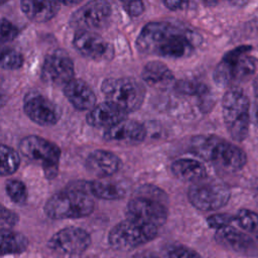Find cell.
<instances>
[{
  "label": "cell",
  "mask_w": 258,
  "mask_h": 258,
  "mask_svg": "<svg viewBox=\"0 0 258 258\" xmlns=\"http://www.w3.org/2000/svg\"><path fill=\"white\" fill-rule=\"evenodd\" d=\"M0 27H1V41L2 42H8L13 40L17 34L18 29L17 27L8 19L5 17H2L0 20Z\"/></svg>",
  "instance_id": "4dcf8cb0"
},
{
  "label": "cell",
  "mask_w": 258,
  "mask_h": 258,
  "mask_svg": "<svg viewBox=\"0 0 258 258\" xmlns=\"http://www.w3.org/2000/svg\"><path fill=\"white\" fill-rule=\"evenodd\" d=\"M153 185H143L140 194L134 197L127 205V219L155 227L162 226L167 219V209L161 201V195L155 194Z\"/></svg>",
  "instance_id": "8992f818"
},
{
  "label": "cell",
  "mask_w": 258,
  "mask_h": 258,
  "mask_svg": "<svg viewBox=\"0 0 258 258\" xmlns=\"http://www.w3.org/2000/svg\"><path fill=\"white\" fill-rule=\"evenodd\" d=\"M235 222L246 232L258 237V214L248 210L241 209L235 216Z\"/></svg>",
  "instance_id": "4316f807"
},
{
  "label": "cell",
  "mask_w": 258,
  "mask_h": 258,
  "mask_svg": "<svg viewBox=\"0 0 258 258\" xmlns=\"http://www.w3.org/2000/svg\"><path fill=\"white\" fill-rule=\"evenodd\" d=\"M104 139L111 142L140 143L145 139L146 129L134 120H124L104 132Z\"/></svg>",
  "instance_id": "e0dca14e"
},
{
  "label": "cell",
  "mask_w": 258,
  "mask_h": 258,
  "mask_svg": "<svg viewBox=\"0 0 258 258\" xmlns=\"http://www.w3.org/2000/svg\"><path fill=\"white\" fill-rule=\"evenodd\" d=\"M203 38L195 30L168 21H153L142 27L136 47L144 54L169 58L189 56Z\"/></svg>",
  "instance_id": "6da1fadb"
},
{
  "label": "cell",
  "mask_w": 258,
  "mask_h": 258,
  "mask_svg": "<svg viewBox=\"0 0 258 258\" xmlns=\"http://www.w3.org/2000/svg\"><path fill=\"white\" fill-rule=\"evenodd\" d=\"M122 6L124 10L132 17H137L143 13L145 6L142 1H123Z\"/></svg>",
  "instance_id": "836d02e7"
},
{
  "label": "cell",
  "mask_w": 258,
  "mask_h": 258,
  "mask_svg": "<svg viewBox=\"0 0 258 258\" xmlns=\"http://www.w3.org/2000/svg\"><path fill=\"white\" fill-rule=\"evenodd\" d=\"M121 166V159L113 152L105 149H97L86 158V167L100 178L116 173Z\"/></svg>",
  "instance_id": "ac0fdd59"
},
{
  "label": "cell",
  "mask_w": 258,
  "mask_h": 258,
  "mask_svg": "<svg viewBox=\"0 0 258 258\" xmlns=\"http://www.w3.org/2000/svg\"><path fill=\"white\" fill-rule=\"evenodd\" d=\"M235 221V216H232L227 213H222V214H215L207 219V223L209 227L218 230L224 229L226 227H229L233 222Z\"/></svg>",
  "instance_id": "f546056e"
},
{
  "label": "cell",
  "mask_w": 258,
  "mask_h": 258,
  "mask_svg": "<svg viewBox=\"0 0 258 258\" xmlns=\"http://www.w3.org/2000/svg\"><path fill=\"white\" fill-rule=\"evenodd\" d=\"M250 45H241L228 51L214 71V81L219 86H231L251 79L258 69V60L249 55Z\"/></svg>",
  "instance_id": "277c9868"
},
{
  "label": "cell",
  "mask_w": 258,
  "mask_h": 258,
  "mask_svg": "<svg viewBox=\"0 0 258 258\" xmlns=\"http://www.w3.org/2000/svg\"><path fill=\"white\" fill-rule=\"evenodd\" d=\"M85 258H92V257H85Z\"/></svg>",
  "instance_id": "ab89813d"
},
{
  "label": "cell",
  "mask_w": 258,
  "mask_h": 258,
  "mask_svg": "<svg viewBox=\"0 0 258 258\" xmlns=\"http://www.w3.org/2000/svg\"><path fill=\"white\" fill-rule=\"evenodd\" d=\"M217 242L237 253L245 255H258V237H253L229 226L218 230L216 233Z\"/></svg>",
  "instance_id": "2e32d148"
},
{
  "label": "cell",
  "mask_w": 258,
  "mask_h": 258,
  "mask_svg": "<svg viewBox=\"0 0 258 258\" xmlns=\"http://www.w3.org/2000/svg\"><path fill=\"white\" fill-rule=\"evenodd\" d=\"M169 258H201V256L190 248L185 246H176L170 249Z\"/></svg>",
  "instance_id": "d6a6232c"
},
{
  "label": "cell",
  "mask_w": 258,
  "mask_h": 258,
  "mask_svg": "<svg viewBox=\"0 0 258 258\" xmlns=\"http://www.w3.org/2000/svg\"><path fill=\"white\" fill-rule=\"evenodd\" d=\"M19 150L26 158L38 162L47 178L57 174L60 149L53 142L36 135H29L19 142Z\"/></svg>",
  "instance_id": "9c48e42d"
},
{
  "label": "cell",
  "mask_w": 258,
  "mask_h": 258,
  "mask_svg": "<svg viewBox=\"0 0 258 258\" xmlns=\"http://www.w3.org/2000/svg\"><path fill=\"white\" fill-rule=\"evenodd\" d=\"M1 174L9 175L14 173L20 164V158L18 153L10 146L5 144L1 145Z\"/></svg>",
  "instance_id": "484cf974"
},
{
  "label": "cell",
  "mask_w": 258,
  "mask_h": 258,
  "mask_svg": "<svg viewBox=\"0 0 258 258\" xmlns=\"http://www.w3.org/2000/svg\"><path fill=\"white\" fill-rule=\"evenodd\" d=\"M63 94L69 102L78 110L90 111L96 106V95L83 80L74 79L69 82L63 87Z\"/></svg>",
  "instance_id": "ffe728a7"
},
{
  "label": "cell",
  "mask_w": 258,
  "mask_h": 258,
  "mask_svg": "<svg viewBox=\"0 0 258 258\" xmlns=\"http://www.w3.org/2000/svg\"><path fill=\"white\" fill-rule=\"evenodd\" d=\"M28 240L21 233L12 230H1V253L20 254L27 249Z\"/></svg>",
  "instance_id": "d4e9b609"
},
{
  "label": "cell",
  "mask_w": 258,
  "mask_h": 258,
  "mask_svg": "<svg viewBox=\"0 0 258 258\" xmlns=\"http://www.w3.org/2000/svg\"><path fill=\"white\" fill-rule=\"evenodd\" d=\"M87 182L71 185L53 194L44 205V213L53 220L79 219L92 214L94 201L88 194Z\"/></svg>",
  "instance_id": "3957f363"
},
{
  "label": "cell",
  "mask_w": 258,
  "mask_h": 258,
  "mask_svg": "<svg viewBox=\"0 0 258 258\" xmlns=\"http://www.w3.org/2000/svg\"><path fill=\"white\" fill-rule=\"evenodd\" d=\"M101 91L108 103L126 113L140 108L144 101L143 86L131 78H110L103 81Z\"/></svg>",
  "instance_id": "52a82bcc"
},
{
  "label": "cell",
  "mask_w": 258,
  "mask_h": 258,
  "mask_svg": "<svg viewBox=\"0 0 258 258\" xmlns=\"http://www.w3.org/2000/svg\"><path fill=\"white\" fill-rule=\"evenodd\" d=\"M74 62L70 55L66 51L57 49L44 58L40 76L46 84L64 87L74 80Z\"/></svg>",
  "instance_id": "7c38bea8"
},
{
  "label": "cell",
  "mask_w": 258,
  "mask_h": 258,
  "mask_svg": "<svg viewBox=\"0 0 258 258\" xmlns=\"http://www.w3.org/2000/svg\"><path fill=\"white\" fill-rule=\"evenodd\" d=\"M255 200H256V203H257V206H258V188L256 190V195H255Z\"/></svg>",
  "instance_id": "f35d334b"
},
{
  "label": "cell",
  "mask_w": 258,
  "mask_h": 258,
  "mask_svg": "<svg viewBox=\"0 0 258 258\" xmlns=\"http://www.w3.org/2000/svg\"><path fill=\"white\" fill-rule=\"evenodd\" d=\"M112 14L111 5L107 1H91L73 12L71 26L78 30L99 29L104 27Z\"/></svg>",
  "instance_id": "8fae6325"
},
{
  "label": "cell",
  "mask_w": 258,
  "mask_h": 258,
  "mask_svg": "<svg viewBox=\"0 0 258 258\" xmlns=\"http://www.w3.org/2000/svg\"><path fill=\"white\" fill-rule=\"evenodd\" d=\"M18 222V216L11 210L2 207L1 210V230H11Z\"/></svg>",
  "instance_id": "1f68e13d"
},
{
  "label": "cell",
  "mask_w": 258,
  "mask_h": 258,
  "mask_svg": "<svg viewBox=\"0 0 258 258\" xmlns=\"http://www.w3.org/2000/svg\"><path fill=\"white\" fill-rule=\"evenodd\" d=\"M73 45L82 55L94 60H106L113 56V46L100 34L89 30H78Z\"/></svg>",
  "instance_id": "9a60e30c"
},
{
  "label": "cell",
  "mask_w": 258,
  "mask_h": 258,
  "mask_svg": "<svg viewBox=\"0 0 258 258\" xmlns=\"http://www.w3.org/2000/svg\"><path fill=\"white\" fill-rule=\"evenodd\" d=\"M190 149L195 155L212 162L224 172H236L247 163V155L242 148L215 135L194 137Z\"/></svg>",
  "instance_id": "7a4b0ae2"
},
{
  "label": "cell",
  "mask_w": 258,
  "mask_h": 258,
  "mask_svg": "<svg viewBox=\"0 0 258 258\" xmlns=\"http://www.w3.org/2000/svg\"><path fill=\"white\" fill-rule=\"evenodd\" d=\"M48 247L55 252L78 255L91 245V237L87 231L78 227H67L51 236Z\"/></svg>",
  "instance_id": "5bb4252c"
},
{
  "label": "cell",
  "mask_w": 258,
  "mask_h": 258,
  "mask_svg": "<svg viewBox=\"0 0 258 258\" xmlns=\"http://www.w3.org/2000/svg\"><path fill=\"white\" fill-rule=\"evenodd\" d=\"M172 174L179 180L186 182H198L207 178V169L205 165L192 158H179L170 165Z\"/></svg>",
  "instance_id": "44dd1931"
},
{
  "label": "cell",
  "mask_w": 258,
  "mask_h": 258,
  "mask_svg": "<svg viewBox=\"0 0 258 258\" xmlns=\"http://www.w3.org/2000/svg\"><path fill=\"white\" fill-rule=\"evenodd\" d=\"M189 2L184 1H163V5H165L170 10H180L186 9Z\"/></svg>",
  "instance_id": "e575fe53"
},
{
  "label": "cell",
  "mask_w": 258,
  "mask_h": 258,
  "mask_svg": "<svg viewBox=\"0 0 258 258\" xmlns=\"http://www.w3.org/2000/svg\"><path fill=\"white\" fill-rule=\"evenodd\" d=\"M222 113L230 136L238 142L249 134L250 100L238 88L229 89L222 99Z\"/></svg>",
  "instance_id": "5b68a950"
},
{
  "label": "cell",
  "mask_w": 258,
  "mask_h": 258,
  "mask_svg": "<svg viewBox=\"0 0 258 258\" xmlns=\"http://www.w3.org/2000/svg\"><path fill=\"white\" fill-rule=\"evenodd\" d=\"M127 114L128 113L124 112L118 107L106 102L96 105L93 109H91L86 116V121L93 127L109 129L112 126L126 120Z\"/></svg>",
  "instance_id": "d6986e66"
},
{
  "label": "cell",
  "mask_w": 258,
  "mask_h": 258,
  "mask_svg": "<svg viewBox=\"0 0 258 258\" xmlns=\"http://www.w3.org/2000/svg\"><path fill=\"white\" fill-rule=\"evenodd\" d=\"M60 2L56 1H38L22 0L20 8L22 12L32 21L44 22L51 19L59 9Z\"/></svg>",
  "instance_id": "7402d4cb"
},
{
  "label": "cell",
  "mask_w": 258,
  "mask_h": 258,
  "mask_svg": "<svg viewBox=\"0 0 258 258\" xmlns=\"http://www.w3.org/2000/svg\"><path fill=\"white\" fill-rule=\"evenodd\" d=\"M253 90H254L256 98H258V76L255 78V80L253 82Z\"/></svg>",
  "instance_id": "74e56055"
},
{
  "label": "cell",
  "mask_w": 258,
  "mask_h": 258,
  "mask_svg": "<svg viewBox=\"0 0 258 258\" xmlns=\"http://www.w3.org/2000/svg\"><path fill=\"white\" fill-rule=\"evenodd\" d=\"M254 121H255V124L258 127V98L256 99L255 106H254Z\"/></svg>",
  "instance_id": "8d00e7d4"
},
{
  "label": "cell",
  "mask_w": 258,
  "mask_h": 258,
  "mask_svg": "<svg viewBox=\"0 0 258 258\" xmlns=\"http://www.w3.org/2000/svg\"><path fill=\"white\" fill-rule=\"evenodd\" d=\"M87 185L89 191L101 200H119L122 199L126 194L125 188L119 182L110 179L109 177L94 179L87 182Z\"/></svg>",
  "instance_id": "cb8c5ba5"
},
{
  "label": "cell",
  "mask_w": 258,
  "mask_h": 258,
  "mask_svg": "<svg viewBox=\"0 0 258 258\" xmlns=\"http://www.w3.org/2000/svg\"><path fill=\"white\" fill-rule=\"evenodd\" d=\"M23 111L34 123L41 126L54 125L59 117V108L37 92H29L23 99Z\"/></svg>",
  "instance_id": "4fadbf2b"
},
{
  "label": "cell",
  "mask_w": 258,
  "mask_h": 258,
  "mask_svg": "<svg viewBox=\"0 0 258 258\" xmlns=\"http://www.w3.org/2000/svg\"><path fill=\"white\" fill-rule=\"evenodd\" d=\"M141 78L148 86L164 87L173 81L174 76L164 62L160 60H151L143 67Z\"/></svg>",
  "instance_id": "603a6c76"
},
{
  "label": "cell",
  "mask_w": 258,
  "mask_h": 258,
  "mask_svg": "<svg viewBox=\"0 0 258 258\" xmlns=\"http://www.w3.org/2000/svg\"><path fill=\"white\" fill-rule=\"evenodd\" d=\"M23 55L16 49L6 47L1 51V67L5 70H17L22 67Z\"/></svg>",
  "instance_id": "f1b7e54d"
},
{
  "label": "cell",
  "mask_w": 258,
  "mask_h": 258,
  "mask_svg": "<svg viewBox=\"0 0 258 258\" xmlns=\"http://www.w3.org/2000/svg\"><path fill=\"white\" fill-rule=\"evenodd\" d=\"M134 258H159L151 252H141L134 256Z\"/></svg>",
  "instance_id": "d590c367"
},
{
  "label": "cell",
  "mask_w": 258,
  "mask_h": 258,
  "mask_svg": "<svg viewBox=\"0 0 258 258\" xmlns=\"http://www.w3.org/2000/svg\"><path fill=\"white\" fill-rule=\"evenodd\" d=\"M231 190L226 183L217 179H203L195 182L187 190L190 204L200 211H215L229 202Z\"/></svg>",
  "instance_id": "30bf717a"
},
{
  "label": "cell",
  "mask_w": 258,
  "mask_h": 258,
  "mask_svg": "<svg viewBox=\"0 0 258 258\" xmlns=\"http://www.w3.org/2000/svg\"><path fill=\"white\" fill-rule=\"evenodd\" d=\"M157 229L152 225L126 219L112 228L108 241L112 248L128 251L153 240L157 235Z\"/></svg>",
  "instance_id": "ba28073f"
},
{
  "label": "cell",
  "mask_w": 258,
  "mask_h": 258,
  "mask_svg": "<svg viewBox=\"0 0 258 258\" xmlns=\"http://www.w3.org/2000/svg\"><path fill=\"white\" fill-rule=\"evenodd\" d=\"M5 189L10 200L18 205H22L27 199V189L25 184L19 179H8L5 183Z\"/></svg>",
  "instance_id": "83f0119b"
}]
</instances>
